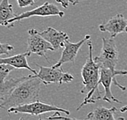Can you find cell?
Masks as SVG:
<instances>
[{"instance_id":"obj_11","label":"cell","mask_w":127,"mask_h":120,"mask_svg":"<svg viewBox=\"0 0 127 120\" xmlns=\"http://www.w3.org/2000/svg\"><path fill=\"white\" fill-rule=\"evenodd\" d=\"M40 34L53 45L55 51H59L63 48L65 42L70 39V36L66 32L58 31L52 27H48L45 30L40 32Z\"/></svg>"},{"instance_id":"obj_9","label":"cell","mask_w":127,"mask_h":120,"mask_svg":"<svg viewBox=\"0 0 127 120\" xmlns=\"http://www.w3.org/2000/svg\"><path fill=\"white\" fill-rule=\"evenodd\" d=\"M90 38H91V36L86 35L84 38L82 39L80 41L76 42V43L70 42L69 40H67L65 42L60 59L53 66L61 67L63 64L68 63V62H71V63L75 64V58L77 57V55H78L80 48L82 47V45L84 44L86 41L89 40Z\"/></svg>"},{"instance_id":"obj_8","label":"cell","mask_w":127,"mask_h":120,"mask_svg":"<svg viewBox=\"0 0 127 120\" xmlns=\"http://www.w3.org/2000/svg\"><path fill=\"white\" fill-rule=\"evenodd\" d=\"M29 38H28V48L27 52L30 54L34 53L37 56L43 57L46 60H49L46 57V53L48 51H55L53 45L47 41L36 29H29Z\"/></svg>"},{"instance_id":"obj_5","label":"cell","mask_w":127,"mask_h":120,"mask_svg":"<svg viewBox=\"0 0 127 120\" xmlns=\"http://www.w3.org/2000/svg\"><path fill=\"white\" fill-rule=\"evenodd\" d=\"M64 11H61L59 8L55 4L50 3L49 2H45L41 6L36 7L32 10L25 11L21 13L20 15H17L16 16L14 17L13 19L8 20L6 23L5 27H12L15 26V24L20 22L21 20L29 19V18L33 16H40V17H49V16H58V17H63L64 16Z\"/></svg>"},{"instance_id":"obj_4","label":"cell","mask_w":127,"mask_h":120,"mask_svg":"<svg viewBox=\"0 0 127 120\" xmlns=\"http://www.w3.org/2000/svg\"><path fill=\"white\" fill-rule=\"evenodd\" d=\"M49 112H61L66 115H70V111L66 109L61 108L59 106L47 104L42 101L36 100L32 102L24 104L19 106L11 107L7 110V113L10 114H27L32 116H37L44 115Z\"/></svg>"},{"instance_id":"obj_12","label":"cell","mask_w":127,"mask_h":120,"mask_svg":"<svg viewBox=\"0 0 127 120\" xmlns=\"http://www.w3.org/2000/svg\"><path fill=\"white\" fill-rule=\"evenodd\" d=\"M30 53L29 52H25L24 53H20V54H17V55H14V56L11 57H5V58H0V64H10V65L13 66L15 69H25L29 70L30 72L32 73V74H36L37 72L36 71L35 69H32L29 63H28V60L27 58L28 57L30 56Z\"/></svg>"},{"instance_id":"obj_6","label":"cell","mask_w":127,"mask_h":120,"mask_svg":"<svg viewBox=\"0 0 127 120\" xmlns=\"http://www.w3.org/2000/svg\"><path fill=\"white\" fill-rule=\"evenodd\" d=\"M127 70H116V71H112L109 69L106 68H100V85H102V86L104 88V96L102 98L108 102H117V103H122V101L117 99L113 95L112 91H111V85L112 83H114L117 87L121 89L123 91L126 90V88L123 85H120L117 81L116 77L119 75H126Z\"/></svg>"},{"instance_id":"obj_14","label":"cell","mask_w":127,"mask_h":120,"mask_svg":"<svg viewBox=\"0 0 127 120\" xmlns=\"http://www.w3.org/2000/svg\"><path fill=\"white\" fill-rule=\"evenodd\" d=\"M16 15L9 0H2L0 2V26H5L8 20L13 19Z\"/></svg>"},{"instance_id":"obj_16","label":"cell","mask_w":127,"mask_h":120,"mask_svg":"<svg viewBox=\"0 0 127 120\" xmlns=\"http://www.w3.org/2000/svg\"><path fill=\"white\" fill-rule=\"evenodd\" d=\"M15 68L7 64H0V84H2L7 77Z\"/></svg>"},{"instance_id":"obj_1","label":"cell","mask_w":127,"mask_h":120,"mask_svg":"<svg viewBox=\"0 0 127 120\" xmlns=\"http://www.w3.org/2000/svg\"><path fill=\"white\" fill-rule=\"evenodd\" d=\"M87 44H88L89 49L88 57L81 70L83 85V88L81 90V93H86L87 94L84 100L77 108V110H79L83 106L95 103L97 100L103 98L101 96L100 91L99 90L101 67L100 64L94 60L93 46H92V41L89 40Z\"/></svg>"},{"instance_id":"obj_18","label":"cell","mask_w":127,"mask_h":120,"mask_svg":"<svg viewBox=\"0 0 127 120\" xmlns=\"http://www.w3.org/2000/svg\"><path fill=\"white\" fill-rule=\"evenodd\" d=\"M18 6L21 8L29 7L35 4V0H16Z\"/></svg>"},{"instance_id":"obj_7","label":"cell","mask_w":127,"mask_h":120,"mask_svg":"<svg viewBox=\"0 0 127 120\" xmlns=\"http://www.w3.org/2000/svg\"><path fill=\"white\" fill-rule=\"evenodd\" d=\"M39 68V71L36 76L41 80L42 83L48 85L52 83H58L62 85L63 83H70L74 80V77L69 73L64 72L61 67H45L36 64Z\"/></svg>"},{"instance_id":"obj_19","label":"cell","mask_w":127,"mask_h":120,"mask_svg":"<svg viewBox=\"0 0 127 120\" xmlns=\"http://www.w3.org/2000/svg\"><path fill=\"white\" fill-rule=\"evenodd\" d=\"M56 2L60 3L63 8H67L70 3L74 5V0H56Z\"/></svg>"},{"instance_id":"obj_13","label":"cell","mask_w":127,"mask_h":120,"mask_svg":"<svg viewBox=\"0 0 127 120\" xmlns=\"http://www.w3.org/2000/svg\"><path fill=\"white\" fill-rule=\"evenodd\" d=\"M117 111L116 107L106 108L104 106H97L92 112L88 114L86 119L90 120H116L114 114Z\"/></svg>"},{"instance_id":"obj_20","label":"cell","mask_w":127,"mask_h":120,"mask_svg":"<svg viewBox=\"0 0 127 120\" xmlns=\"http://www.w3.org/2000/svg\"><path fill=\"white\" fill-rule=\"evenodd\" d=\"M120 111L122 113H125V112H127V105L126 106H122V108L120 109Z\"/></svg>"},{"instance_id":"obj_15","label":"cell","mask_w":127,"mask_h":120,"mask_svg":"<svg viewBox=\"0 0 127 120\" xmlns=\"http://www.w3.org/2000/svg\"><path fill=\"white\" fill-rule=\"evenodd\" d=\"M27 78H28V76L21 77V78H10L6 80L2 84H0V100H2V101L9 94V93L15 88V85L19 84L20 81H24V80L26 79Z\"/></svg>"},{"instance_id":"obj_21","label":"cell","mask_w":127,"mask_h":120,"mask_svg":"<svg viewBox=\"0 0 127 120\" xmlns=\"http://www.w3.org/2000/svg\"><path fill=\"white\" fill-rule=\"evenodd\" d=\"M82 1H84V0H74V5H76L77 3H79V2Z\"/></svg>"},{"instance_id":"obj_10","label":"cell","mask_w":127,"mask_h":120,"mask_svg":"<svg viewBox=\"0 0 127 120\" xmlns=\"http://www.w3.org/2000/svg\"><path fill=\"white\" fill-rule=\"evenodd\" d=\"M98 28L102 32H108L111 37L114 38L120 33H127V20L122 14H117L106 23L100 24Z\"/></svg>"},{"instance_id":"obj_3","label":"cell","mask_w":127,"mask_h":120,"mask_svg":"<svg viewBox=\"0 0 127 120\" xmlns=\"http://www.w3.org/2000/svg\"><path fill=\"white\" fill-rule=\"evenodd\" d=\"M119 51L114 38L107 39L102 37V48L100 53L94 57V60L100 64V67L116 71V66L118 62Z\"/></svg>"},{"instance_id":"obj_17","label":"cell","mask_w":127,"mask_h":120,"mask_svg":"<svg viewBox=\"0 0 127 120\" xmlns=\"http://www.w3.org/2000/svg\"><path fill=\"white\" fill-rule=\"evenodd\" d=\"M14 49V47L9 44L0 42V56L2 55H8Z\"/></svg>"},{"instance_id":"obj_2","label":"cell","mask_w":127,"mask_h":120,"mask_svg":"<svg viewBox=\"0 0 127 120\" xmlns=\"http://www.w3.org/2000/svg\"><path fill=\"white\" fill-rule=\"evenodd\" d=\"M41 83V80L35 74L28 75V78L15 85L2 101L0 109L8 110L38 100Z\"/></svg>"}]
</instances>
